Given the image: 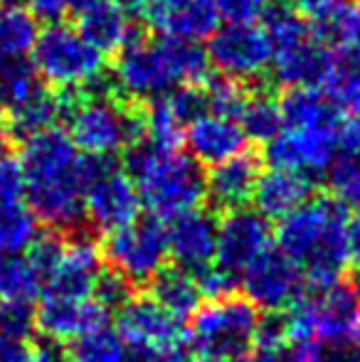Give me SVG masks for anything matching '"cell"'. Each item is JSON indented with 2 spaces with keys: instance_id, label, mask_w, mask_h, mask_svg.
I'll return each instance as SVG.
<instances>
[{
  "instance_id": "1",
  "label": "cell",
  "mask_w": 360,
  "mask_h": 362,
  "mask_svg": "<svg viewBox=\"0 0 360 362\" xmlns=\"http://www.w3.org/2000/svg\"><path fill=\"white\" fill-rule=\"evenodd\" d=\"M25 205L50 229L69 232L84 224V156L67 131L54 126L23 141Z\"/></svg>"
},
{
  "instance_id": "2",
  "label": "cell",
  "mask_w": 360,
  "mask_h": 362,
  "mask_svg": "<svg viewBox=\"0 0 360 362\" xmlns=\"http://www.w3.org/2000/svg\"><path fill=\"white\" fill-rule=\"evenodd\" d=\"M277 247L313 288L341 284L351 264V217L333 197H311L277 227Z\"/></svg>"
},
{
  "instance_id": "3",
  "label": "cell",
  "mask_w": 360,
  "mask_h": 362,
  "mask_svg": "<svg viewBox=\"0 0 360 362\" xmlns=\"http://www.w3.org/2000/svg\"><path fill=\"white\" fill-rule=\"evenodd\" d=\"M210 76L205 47L175 37L136 35L114 62L111 91L131 101H153L180 86L205 84Z\"/></svg>"
},
{
  "instance_id": "4",
  "label": "cell",
  "mask_w": 360,
  "mask_h": 362,
  "mask_svg": "<svg viewBox=\"0 0 360 362\" xmlns=\"http://www.w3.org/2000/svg\"><path fill=\"white\" fill-rule=\"evenodd\" d=\"M126 173L136 182L141 205L166 224L200 210L207 200L205 173L182 151H158L149 144H136L126 153Z\"/></svg>"
},
{
  "instance_id": "5",
  "label": "cell",
  "mask_w": 360,
  "mask_h": 362,
  "mask_svg": "<svg viewBox=\"0 0 360 362\" xmlns=\"http://www.w3.org/2000/svg\"><path fill=\"white\" fill-rule=\"evenodd\" d=\"M67 136L82 156L114 158L144 141V111L124 104L111 84L64 94Z\"/></svg>"
},
{
  "instance_id": "6",
  "label": "cell",
  "mask_w": 360,
  "mask_h": 362,
  "mask_svg": "<svg viewBox=\"0 0 360 362\" xmlns=\"http://www.w3.org/2000/svg\"><path fill=\"white\" fill-rule=\"evenodd\" d=\"M265 30L274 49L269 72L279 84L286 89H318L326 81L336 52L303 15L286 3H269Z\"/></svg>"
},
{
  "instance_id": "7",
  "label": "cell",
  "mask_w": 360,
  "mask_h": 362,
  "mask_svg": "<svg viewBox=\"0 0 360 362\" xmlns=\"http://www.w3.org/2000/svg\"><path fill=\"white\" fill-rule=\"evenodd\" d=\"M284 318L286 343H316L321 348H343L360 340V303L356 288L336 286L303 293Z\"/></svg>"
},
{
  "instance_id": "8",
  "label": "cell",
  "mask_w": 360,
  "mask_h": 362,
  "mask_svg": "<svg viewBox=\"0 0 360 362\" xmlns=\"http://www.w3.org/2000/svg\"><path fill=\"white\" fill-rule=\"evenodd\" d=\"M30 64L42 79L59 94L89 91L106 81V57L82 37L77 28L67 23H54L40 30Z\"/></svg>"
},
{
  "instance_id": "9",
  "label": "cell",
  "mask_w": 360,
  "mask_h": 362,
  "mask_svg": "<svg viewBox=\"0 0 360 362\" xmlns=\"http://www.w3.org/2000/svg\"><path fill=\"white\" fill-rule=\"evenodd\" d=\"M260 320L262 313L240 293L207 300L190 318V353L197 355L200 362H237L250 358Z\"/></svg>"
},
{
  "instance_id": "10",
  "label": "cell",
  "mask_w": 360,
  "mask_h": 362,
  "mask_svg": "<svg viewBox=\"0 0 360 362\" xmlns=\"http://www.w3.org/2000/svg\"><path fill=\"white\" fill-rule=\"evenodd\" d=\"M136 182L116 158L84 156V222L96 234H114L141 219Z\"/></svg>"
},
{
  "instance_id": "11",
  "label": "cell",
  "mask_w": 360,
  "mask_h": 362,
  "mask_svg": "<svg viewBox=\"0 0 360 362\" xmlns=\"http://www.w3.org/2000/svg\"><path fill=\"white\" fill-rule=\"evenodd\" d=\"M101 257L111 272L121 274L131 286H149L168 267V224L156 217H141L131 227L106 234Z\"/></svg>"
},
{
  "instance_id": "12",
  "label": "cell",
  "mask_w": 360,
  "mask_h": 362,
  "mask_svg": "<svg viewBox=\"0 0 360 362\" xmlns=\"http://www.w3.org/2000/svg\"><path fill=\"white\" fill-rule=\"evenodd\" d=\"M207 62L220 76L235 81L262 79L272 69L274 49L265 25L225 23L217 28L207 45Z\"/></svg>"
},
{
  "instance_id": "13",
  "label": "cell",
  "mask_w": 360,
  "mask_h": 362,
  "mask_svg": "<svg viewBox=\"0 0 360 362\" xmlns=\"http://www.w3.org/2000/svg\"><path fill=\"white\" fill-rule=\"evenodd\" d=\"M341 151V126L336 129H281L269 141L265 158L269 168L308 177L326 175Z\"/></svg>"
},
{
  "instance_id": "14",
  "label": "cell",
  "mask_w": 360,
  "mask_h": 362,
  "mask_svg": "<svg viewBox=\"0 0 360 362\" xmlns=\"http://www.w3.org/2000/svg\"><path fill=\"white\" fill-rule=\"evenodd\" d=\"M303 274L281 252L272 247L240 276L242 296L265 313L289 310L303 296Z\"/></svg>"
},
{
  "instance_id": "15",
  "label": "cell",
  "mask_w": 360,
  "mask_h": 362,
  "mask_svg": "<svg viewBox=\"0 0 360 362\" xmlns=\"http://www.w3.org/2000/svg\"><path fill=\"white\" fill-rule=\"evenodd\" d=\"M274 232L269 219L257 210H235L220 217L217 227V254L215 264L240 279L267 249H272Z\"/></svg>"
},
{
  "instance_id": "16",
  "label": "cell",
  "mask_w": 360,
  "mask_h": 362,
  "mask_svg": "<svg viewBox=\"0 0 360 362\" xmlns=\"http://www.w3.org/2000/svg\"><path fill=\"white\" fill-rule=\"evenodd\" d=\"M116 333L126 348L170 350L187 340V328L151 296H134L116 313Z\"/></svg>"
},
{
  "instance_id": "17",
  "label": "cell",
  "mask_w": 360,
  "mask_h": 362,
  "mask_svg": "<svg viewBox=\"0 0 360 362\" xmlns=\"http://www.w3.org/2000/svg\"><path fill=\"white\" fill-rule=\"evenodd\" d=\"M217 227L220 219L210 210H192L173 222H168V254L173 267L200 276L215 264Z\"/></svg>"
},
{
  "instance_id": "18",
  "label": "cell",
  "mask_w": 360,
  "mask_h": 362,
  "mask_svg": "<svg viewBox=\"0 0 360 362\" xmlns=\"http://www.w3.org/2000/svg\"><path fill=\"white\" fill-rule=\"evenodd\" d=\"M37 318V333L54 340H77L79 335H87L91 330H99L109 325L111 313L101 308L94 298L89 300H69L57 296H40V303L35 305Z\"/></svg>"
},
{
  "instance_id": "19",
  "label": "cell",
  "mask_w": 360,
  "mask_h": 362,
  "mask_svg": "<svg viewBox=\"0 0 360 362\" xmlns=\"http://www.w3.org/2000/svg\"><path fill=\"white\" fill-rule=\"evenodd\" d=\"M182 144L187 146V156L197 165L215 168L242 156L247 151V136L240 121L217 114H202L200 119L187 124Z\"/></svg>"
},
{
  "instance_id": "20",
  "label": "cell",
  "mask_w": 360,
  "mask_h": 362,
  "mask_svg": "<svg viewBox=\"0 0 360 362\" xmlns=\"http://www.w3.org/2000/svg\"><path fill=\"white\" fill-rule=\"evenodd\" d=\"M260 175L262 163L250 151L222 163V165H215L205 175V195L210 200L212 210L227 215V212L247 207V202L255 197Z\"/></svg>"
},
{
  "instance_id": "21",
  "label": "cell",
  "mask_w": 360,
  "mask_h": 362,
  "mask_svg": "<svg viewBox=\"0 0 360 362\" xmlns=\"http://www.w3.org/2000/svg\"><path fill=\"white\" fill-rule=\"evenodd\" d=\"M77 30L94 49L101 54H119L131 40L139 35V30L131 23V15L119 0H104L94 5L87 13L77 15Z\"/></svg>"
},
{
  "instance_id": "22",
  "label": "cell",
  "mask_w": 360,
  "mask_h": 362,
  "mask_svg": "<svg viewBox=\"0 0 360 362\" xmlns=\"http://www.w3.org/2000/svg\"><path fill=\"white\" fill-rule=\"evenodd\" d=\"M311 197L313 185L308 177L298 175V173L269 168V170L260 175L252 200L257 205V212L265 219H279L281 222L284 217H289L298 207L306 205Z\"/></svg>"
},
{
  "instance_id": "23",
  "label": "cell",
  "mask_w": 360,
  "mask_h": 362,
  "mask_svg": "<svg viewBox=\"0 0 360 362\" xmlns=\"http://www.w3.org/2000/svg\"><path fill=\"white\" fill-rule=\"evenodd\" d=\"M149 296L158 305H163L170 315L180 318L182 323L187 318H192L195 310L202 305V293L200 286H197V279L178 267H166L149 284Z\"/></svg>"
},
{
  "instance_id": "24",
  "label": "cell",
  "mask_w": 360,
  "mask_h": 362,
  "mask_svg": "<svg viewBox=\"0 0 360 362\" xmlns=\"http://www.w3.org/2000/svg\"><path fill=\"white\" fill-rule=\"evenodd\" d=\"M284 129H336L338 111L318 89H289L279 99Z\"/></svg>"
},
{
  "instance_id": "25",
  "label": "cell",
  "mask_w": 360,
  "mask_h": 362,
  "mask_svg": "<svg viewBox=\"0 0 360 362\" xmlns=\"http://www.w3.org/2000/svg\"><path fill=\"white\" fill-rule=\"evenodd\" d=\"M64 114V94L59 91L42 89L37 96H33L30 101H25L23 106L8 111V124L10 139L28 141L33 136L50 131L57 126V121Z\"/></svg>"
},
{
  "instance_id": "26",
  "label": "cell",
  "mask_w": 360,
  "mask_h": 362,
  "mask_svg": "<svg viewBox=\"0 0 360 362\" xmlns=\"http://www.w3.org/2000/svg\"><path fill=\"white\" fill-rule=\"evenodd\" d=\"M37 35V20L25 5L0 3V64L28 59Z\"/></svg>"
},
{
  "instance_id": "27",
  "label": "cell",
  "mask_w": 360,
  "mask_h": 362,
  "mask_svg": "<svg viewBox=\"0 0 360 362\" xmlns=\"http://www.w3.org/2000/svg\"><path fill=\"white\" fill-rule=\"evenodd\" d=\"M321 86L338 114L360 116V57L338 52Z\"/></svg>"
},
{
  "instance_id": "28",
  "label": "cell",
  "mask_w": 360,
  "mask_h": 362,
  "mask_svg": "<svg viewBox=\"0 0 360 362\" xmlns=\"http://www.w3.org/2000/svg\"><path fill=\"white\" fill-rule=\"evenodd\" d=\"M237 121H240L247 141H260L267 146L284 129L281 104L269 91H255L247 96V104Z\"/></svg>"
},
{
  "instance_id": "29",
  "label": "cell",
  "mask_w": 360,
  "mask_h": 362,
  "mask_svg": "<svg viewBox=\"0 0 360 362\" xmlns=\"http://www.w3.org/2000/svg\"><path fill=\"white\" fill-rule=\"evenodd\" d=\"M40 219L25 202L0 207V254H28L42 234Z\"/></svg>"
},
{
  "instance_id": "30",
  "label": "cell",
  "mask_w": 360,
  "mask_h": 362,
  "mask_svg": "<svg viewBox=\"0 0 360 362\" xmlns=\"http://www.w3.org/2000/svg\"><path fill=\"white\" fill-rule=\"evenodd\" d=\"M45 291L42 279L25 254H0V300L33 303Z\"/></svg>"
},
{
  "instance_id": "31",
  "label": "cell",
  "mask_w": 360,
  "mask_h": 362,
  "mask_svg": "<svg viewBox=\"0 0 360 362\" xmlns=\"http://www.w3.org/2000/svg\"><path fill=\"white\" fill-rule=\"evenodd\" d=\"M182 139H185V126L173 114L166 96L149 101L144 109V141L158 151H180Z\"/></svg>"
},
{
  "instance_id": "32",
  "label": "cell",
  "mask_w": 360,
  "mask_h": 362,
  "mask_svg": "<svg viewBox=\"0 0 360 362\" xmlns=\"http://www.w3.org/2000/svg\"><path fill=\"white\" fill-rule=\"evenodd\" d=\"M331 197L346 212L360 215V151H343L326 173Z\"/></svg>"
},
{
  "instance_id": "33",
  "label": "cell",
  "mask_w": 360,
  "mask_h": 362,
  "mask_svg": "<svg viewBox=\"0 0 360 362\" xmlns=\"http://www.w3.org/2000/svg\"><path fill=\"white\" fill-rule=\"evenodd\" d=\"M69 358L72 362H129V348L119 338V333L106 325L72 340Z\"/></svg>"
},
{
  "instance_id": "34",
  "label": "cell",
  "mask_w": 360,
  "mask_h": 362,
  "mask_svg": "<svg viewBox=\"0 0 360 362\" xmlns=\"http://www.w3.org/2000/svg\"><path fill=\"white\" fill-rule=\"evenodd\" d=\"M42 89H45L42 79H40L28 59L0 64V99L5 101L8 111L23 106L25 101L37 96Z\"/></svg>"
},
{
  "instance_id": "35",
  "label": "cell",
  "mask_w": 360,
  "mask_h": 362,
  "mask_svg": "<svg viewBox=\"0 0 360 362\" xmlns=\"http://www.w3.org/2000/svg\"><path fill=\"white\" fill-rule=\"evenodd\" d=\"M323 25H326L331 42L338 45L341 54L360 57V0L341 3Z\"/></svg>"
},
{
  "instance_id": "36",
  "label": "cell",
  "mask_w": 360,
  "mask_h": 362,
  "mask_svg": "<svg viewBox=\"0 0 360 362\" xmlns=\"http://www.w3.org/2000/svg\"><path fill=\"white\" fill-rule=\"evenodd\" d=\"M205 101H207V114L227 116V119H240L242 109L247 104V89L235 79L227 76H207L205 84Z\"/></svg>"
},
{
  "instance_id": "37",
  "label": "cell",
  "mask_w": 360,
  "mask_h": 362,
  "mask_svg": "<svg viewBox=\"0 0 360 362\" xmlns=\"http://www.w3.org/2000/svg\"><path fill=\"white\" fill-rule=\"evenodd\" d=\"M37 335L35 305L28 300H0V338L30 343Z\"/></svg>"
},
{
  "instance_id": "38",
  "label": "cell",
  "mask_w": 360,
  "mask_h": 362,
  "mask_svg": "<svg viewBox=\"0 0 360 362\" xmlns=\"http://www.w3.org/2000/svg\"><path fill=\"white\" fill-rule=\"evenodd\" d=\"M25 257L30 259V264L37 272V276L42 279V284H47L52 272L64 257V234L57 232V229H47V232L40 234L37 242L28 249Z\"/></svg>"
},
{
  "instance_id": "39",
  "label": "cell",
  "mask_w": 360,
  "mask_h": 362,
  "mask_svg": "<svg viewBox=\"0 0 360 362\" xmlns=\"http://www.w3.org/2000/svg\"><path fill=\"white\" fill-rule=\"evenodd\" d=\"M134 291L136 288L131 286V284L126 281L121 274L111 272V269H104V272H101V276H99V281H96L91 298H94L101 308L109 310V313H119V310L136 296Z\"/></svg>"
},
{
  "instance_id": "40",
  "label": "cell",
  "mask_w": 360,
  "mask_h": 362,
  "mask_svg": "<svg viewBox=\"0 0 360 362\" xmlns=\"http://www.w3.org/2000/svg\"><path fill=\"white\" fill-rule=\"evenodd\" d=\"M25 197V173L18 156L8 153L0 158V207L18 205Z\"/></svg>"
},
{
  "instance_id": "41",
  "label": "cell",
  "mask_w": 360,
  "mask_h": 362,
  "mask_svg": "<svg viewBox=\"0 0 360 362\" xmlns=\"http://www.w3.org/2000/svg\"><path fill=\"white\" fill-rule=\"evenodd\" d=\"M272 0H217L222 20L227 23H257Z\"/></svg>"
},
{
  "instance_id": "42",
  "label": "cell",
  "mask_w": 360,
  "mask_h": 362,
  "mask_svg": "<svg viewBox=\"0 0 360 362\" xmlns=\"http://www.w3.org/2000/svg\"><path fill=\"white\" fill-rule=\"evenodd\" d=\"M28 345H30V362H72V358H69V345L62 343V340H54L37 333Z\"/></svg>"
},
{
  "instance_id": "43",
  "label": "cell",
  "mask_w": 360,
  "mask_h": 362,
  "mask_svg": "<svg viewBox=\"0 0 360 362\" xmlns=\"http://www.w3.org/2000/svg\"><path fill=\"white\" fill-rule=\"evenodd\" d=\"M129 362H195L190 350L170 348V350H146V348H129Z\"/></svg>"
},
{
  "instance_id": "44",
  "label": "cell",
  "mask_w": 360,
  "mask_h": 362,
  "mask_svg": "<svg viewBox=\"0 0 360 362\" xmlns=\"http://www.w3.org/2000/svg\"><path fill=\"white\" fill-rule=\"evenodd\" d=\"M25 8L30 10L35 20L54 25L62 23V18L69 13V0H25Z\"/></svg>"
},
{
  "instance_id": "45",
  "label": "cell",
  "mask_w": 360,
  "mask_h": 362,
  "mask_svg": "<svg viewBox=\"0 0 360 362\" xmlns=\"http://www.w3.org/2000/svg\"><path fill=\"white\" fill-rule=\"evenodd\" d=\"M343 0H291V8L306 20H321L326 23L328 15L341 5Z\"/></svg>"
},
{
  "instance_id": "46",
  "label": "cell",
  "mask_w": 360,
  "mask_h": 362,
  "mask_svg": "<svg viewBox=\"0 0 360 362\" xmlns=\"http://www.w3.org/2000/svg\"><path fill=\"white\" fill-rule=\"evenodd\" d=\"M318 362H360V340L343 348H323Z\"/></svg>"
},
{
  "instance_id": "47",
  "label": "cell",
  "mask_w": 360,
  "mask_h": 362,
  "mask_svg": "<svg viewBox=\"0 0 360 362\" xmlns=\"http://www.w3.org/2000/svg\"><path fill=\"white\" fill-rule=\"evenodd\" d=\"M0 362H30V345L0 338Z\"/></svg>"
},
{
  "instance_id": "48",
  "label": "cell",
  "mask_w": 360,
  "mask_h": 362,
  "mask_svg": "<svg viewBox=\"0 0 360 362\" xmlns=\"http://www.w3.org/2000/svg\"><path fill=\"white\" fill-rule=\"evenodd\" d=\"M341 148L360 151V116H351V121L341 126Z\"/></svg>"
},
{
  "instance_id": "49",
  "label": "cell",
  "mask_w": 360,
  "mask_h": 362,
  "mask_svg": "<svg viewBox=\"0 0 360 362\" xmlns=\"http://www.w3.org/2000/svg\"><path fill=\"white\" fill-rule=\"evenodd\" d=\"M351 262L360 272V215L351 219Z\"/></svg>"
},
{
  "instance_id": "50",
  "label": "cell",
  "mask_w": 360,
  "mask_h": 362,
  "mask_svg": "<svg viewBox=\"0 0 360 362\" xmlns=\"http://www.w3.org/2000/svg\"><path fill=\"white\" fill-rule=\"evenodd\" d=\"M10 144H13V139L8 136V131L0 129V158L8 156V153H10Z\"/></svg>"
},
{
  "instance_id": "51",
  "label": "cell",
  "mask_w": 360,
  "mask_h": 362,
  "mask_svg": "<svg viewBox=\"0 0 360 362\" xmlns=\"http://www.w3.org/2000/svg\"><path fill=\"white\" fill-rule=\"evenodd\" d=\"M5 119H8V106H5V101L0 99V126L5 124Z\"/></svg>"
},
{
  "instance_id": "52",
  "label": "cell",
  "mask_w": 360,
  "mask_h": 362,
  "mask_svg": "<svg viewBox=\"0 0 360 362\" xmlns=\"http://www.w3.org/2000/svg\"><path fill=\"white\" fill-rule=\"evenodd\" d=\"M356 296H358V303H360V284H358V288H356Z\"/></svg>"
},
{
  "instance_id": "53",
  "label": "cell",
  "mask_w": 360,
  "mask_h": 362,
  "mask_svg": "<svg viewBox=\"0 0 360 362\" xmlns=\"http://www.w3.org/2000/svg\"><path fill=\"white\" fill-rule=\"evenodd\" d=\"M0 3H15V5H18V0H0Z\"/></svg>"
},
{
  "instance_id": "54",
  "label": "cell",
  "mask_w": 360,
  "mask_h": 362,
  "mask_svg": "<svg viewBox=\"0 0 360 362\" xmlns=\"http://www.w3.org/2000/svg\"><path fill=\"white\" fill-rule=\"evenodd\" d=\"M119 3H121V0H119Z\"/></svg>"
}]
</instances>
